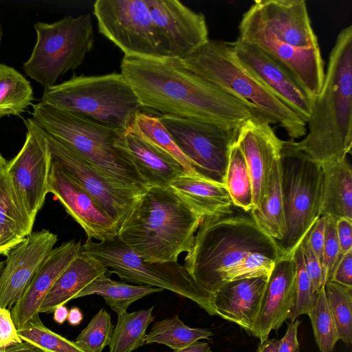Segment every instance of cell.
<instances>
[{"instance_id":"1","label":"cell","mask_w":352,"mask_h":352,"mask_svg":"<svg viewBox=\"0 0 352 352\" xmlns=\"http://www.w3.org/2000/svg\"><path fill=\"white\" fill-rule=\"evenodd\" d=\"M120 69L142 108L160 114L236 127L263 118L254 107L188 69L179 58L124 56Z\"/></svg>"},{"instance_id":"2","label":"cell","mask_w":352,"mask_h":352,"mask_svg":"<svg viewBox=\"0 0 352 352\" xmlns=\"http://www.w3.org/2000/svg\"><path fill=\"white\" fill-rule=\"evenodd\" d=\"M307 133L294 144L320 166L346 159L352 147V25L338 34Z\"/></svg>"},{"instance_id":"3","label":"cell","mask_w":352,"mask_h":352,"mask_svg":"<svg viewBox=\"0 0 352 352\" xmlns=\"http://www.w3.org/2000/svg\"><path fill=\"white\" fill-rule=\"evenodd\" d=\"M203 219L170 186H148L117 237L146 261L177 262L192 248Z\"/></svg>"},{"instance_id":"4","label":"cell","mask_w":352,"mask_h":352,"mask_svg":"<svg viewBox=\"0 0 352 352\" xmlns=\"http://www.w3.org/2000/svg\"><path fill=\"white\" fill-rule=\"evenodd\" d=\"M256 252L280 258L277 241L260 229L249 212L234 210L203 219L184 265L198 285L214 294L228 271Z\"/></svg>"},{"instance_id":"5","label":"cell","mask_w":352,"mask_h":352,"mask_svg":"<svg viewBox=\"0 0 352 352\" xmlns=\"http://www.w3.org/2000/svg\"><path fill=\"white\" fill-rule=\"evenodd\" d=\"M181 60L190 71L254 107L270 124L282 127L290 140L305 136L307 124L239 60L228 42L209 39Z\"/></svg>"},{"instance_id":"6","label":"cell","mask_w":352,"mask_h":352,"mask_svg":"<svg viewBox=\"0 0 352 352\" xmlns=\"http://www.w3.org/2000/svg\"><path fill=\"white\" fill-rule=\"evenodd\" d=\"M32 107V119L41 129L101 174L141 193L148 187L127 154L115 145L125 131L41 102Z\"/></svg>"},{"instance_id":"7","label":"cell","mask_w":352,"mask_h":352,"mask_svg":"<svg viewBox=\"0 0 352 352\" xmlns=\"http://www.w3.org/2000/svg\"><path fill=\"white\" fill-rule=\"evenodd\" d=\"M41 102L124 131L142 109L135 92L121 73L74 76L44 89Z\"/></svg>"},{"instance_id":"8","label":"cell","mask_w":352,"mask_h":352,"mask_svg":"<svg viewBox=\"0 0 352 352\" xmlns=\"http://www.w3.org/2000/svg\"><path fill=\"white\" fill-rule=\"evenodd\" d=\"M280 165L285 232L277 243L284 258L293 257L320 217L323 173L292 140L283 141Z\"/></svg>"},{"instance_id":"9","label":"cell","mask_w":352,"mask_h":352,"mask_svg":"<svg viewBox=\"0 0 352 352\" xmlns=\"http://www.w3.org/2000/svg\"><path fill=\"white\" fill-rule=\"evenodd\" d=\"M80 251L98 261L107 272L117 274L122 280L168 290L190 299L209 315L216 316L213 294L198 285L178 262L146 261L117 236L96 242L87 239Z\"/></svg>"},{"instance_id":"10","label":"cell","mask_w":352,"mask_h":352,"mask_svg":"<svg viewBox=\"0 0 352 352\" xmlns=\"http://www.w3.org/2000/svg\"><path fill=\"white\" fill-rule=\"evenodd\" d=\"M34 28L36 44L23 69L44 89L55 85L60 76L78 67L93 48L89 14L67 16L53 23L37 22Z\"/></svg>"},{"instance_id":"11","label":"cell","mask_w":352,"mask_h":352,"mask_svg":"<svg viewBox=\"0 0 352 352\" xmlns=\"http://www.w3.org/2000/svg\"><path fill=\"white\" fill-rule=\"evenodd\" d=\"M197 175L224 184L231 148L240 127L158 114Z\"/></svg>"},{"instance_id":"12","label":"cell","mask_w":352,"mask_h":352,"mask_svg":"<svg viewBox=\"0 0 352 352\" xmlns=\"http://www.w3.org/2000/svg\"><path fill=\"white\" fill-rule=\"evenodd\" d=\"M24 123L25 140L16 155L8 161L5 174L17 203L34 222L49 192L52 155L44 131L32 118Z\"/></svg>"},{"instance_id":"13","label":"cell","mask_w":352,"mask_h":352,"mask_svg":"<svg viewBox=\"0 0 352 352\" xmlns=\"http://www.w3.org/2000/svg\"><path fill=\"white\" fill-rule=\"evenodd\" d=\"M93 12L100 33L125 56L161 58L147 0H97Z\"/></svg>"},{"instance_id":"14","label":"cell","mask_w":352,"mask_h":352,"mask_svg":"<svg viewBox=\"0 0 352 352\" xmlns=\"http://www.w3.org/2000/svg\"><path fill=\"white\" fill-rule=\"evenodd\" d=\"M45 133L49 143L52 159L120 228L131 212L141 192L107 177L71 149L45 132Z\"/></svg>"},{"instance_id":"15","label":"cell","mask_w":352,"mask_h":352,"mask_svg":"<svg viewBox=\"0 0 352 352\" xmlns=\"http://www.w3.org/2000/svg\"><path fill=\"white\" fill-rule=\"evenodd\" d=\"M160 58L183 59L208 40L204 14L177 0H147Z\"/></svg>"},{"instance_id":"16","label":"cell","mask_w":352,"mask_h":352,"mask_svg":"<svg viewBox=\"0 0 352 352\" xmlns=\"http://www.w3.org/2000/svg\"><path fill=\"white\" fill-rule=\"evenodd\" d=\"M241 20L283 43L300 48L319 47L304 0L255 1Z\"/></svg>"},{"instance_id":"17","label":"cell","mask_w":352,"mask_h":352,"mask_svg":"<svg viewBox=\"0 0 352 352\" xmlns=\"http://www.w3.org/2000/svg\"><path fill=\"white\" fill-rule=\"evenodd\" d=\"M228 43L239 60L307 124L314 98L296 78L258 46L238 38Z\"/></svg>"},{"instance_id":"18","label":"cell","mask_w":352,"mask_h":352,"mask_svg":"<svg viewBox=\"0 0 352 352\" xmlns=\"http://www.w3.org/2000/svg\"><path fill=\"white\" fill-rule=\"evenodd\" d=\"M238 38L258 46L270 56L287 69L311 97L320 92L325 72L320 47L300 48L283 43L243 20L239 25Z\"/></svg>"},{"instance_id":"19","label":"cell","mask_w":352,"mask_h":352,"mask_svg":"<svg viewBox=\"0 0 352 352\" xmlns=\"http://www.w3.org/2000/svg\"><path fill=\"white\" fill-rule=\"evenodd\" d=\"M57 241L48 230L32 232L6 255L0 275V308L14 306Z\"/></svg>"},{"instance_id":"20","label":"cell","mask_w":352,"mask_h":352,"mask_svg":"<svg viewBox=\"0 0 352 352\" xmlns=\"http://www.w3.org/2000/svg\"><path fill=\"white\" fill-rule=\"evenodd\" d=\"M48 190L84 230L87 239L102 241L117 236L120 229L118 224L52 159Z\"/></svg>"},{"instance_id":"21","label":"cell","mask_w":352,"mask_h":352,"mask_svg":"<svg viewBox=\"0 0 352 352\" xmlns=\"http://www.w3.org/2000/svg\"><path fill=\"white\" fill-rule=\"evenodd\" d=\"M283 141L261 117L248 120L239 130L236 143L243 154L250 175L254 208L263 197L272 168L280 156Z\"/></svg>"},{"instance_id":"22","label":"cell","mask_w":352,"mask_h":352,"mask_svg":"<svg viewBox=\"0 0 352 352\" xmlns=\"http://www.w3.org/2000/svg\"><path fill=\"white\" fill-rule=\"evenodd\" d=\"M296 267L293 257L280 258L271 272L258 316L250 334L263 342L289 319L295 304Z\"/></svg>"},{"instance_id":"23","label":"cell","mask_w":352,"mask_h":352,"mask_svg":"<svg viewBox=\"0 0 352 352\" xmlns=\"http://www.w3.org/2000/svg\"><path fill=\"white\" fill-rule=\"evenodd\" d=\"M81 241L74 239L54 248L41 264L25 290L10 309L16 329L39 316V308L45 296L81 250Z\"/></svg>"},{"instance_id":"24","label":"cell","mask_w":352,"mask_h":352,"mask_svg":"<svg viewBox=\"0 0 352 352\" xmlns=\"http://www.w3.org/2000/svg\"><path fill=\"white\" fill-rule=\"evenodd\" d=\"M268 278L263 276L224 283L213 294L216 316L250 333L258 316Z\"/></svg>"},{"instance_id":"25","label":"cell","mask_w":352,"mask_h":352,"mask_svg":"<svg viewBox=\"0 0 352 352\" xmlns=\"http://www.w3.org/2000/svg\"><path fill=\"white\" fill-rule=\"evenodd\" d=\"M115 145L127 154L148 186H169L186 172L171 155L135 133L126 131Z\"/></svg>"},{"instance_id":"26","label":"cell","mask_w":352,"mask_h":352,"mask_svg":"<svg viewBox=\"0 0 352 352\" xmlns=\"http://www.w3.org/2000/svg\"><path fill=\"white\" fill-rule=\"evenodd\" d=\"M169 186L203 218L225 215L234 211L224 184L184 172L171 181Z\"/></svg>"},{"instance_id":"27","label":"cell","mask_w":352,"mask_h":352,"mask_svg":"<svg viewBox=\"0 0 352 352\" xmlns=\"http://www.w3.org/2000/svg\"><path fill=\"white\" fill-rule=\"evenodd\" d=\"M107 272V268L98 261L80 251L45 296L39 314L54 312L58 306L76 298L86 286Z\"/></svg>"},{"instance_id":"28","label":"cell","mask_w":352,"mask_h":352,"mask_svg":"<svg viewBox=\"0 0 352 352\" xmlns=\"http://www.w3.org/2000/svg\"><path fill=\"white\" fill-rule=\"evenodd\" d=\"M320 216L352 221V170L346 159L324 164Z\"/></svg>"},{"instance_id":"29","label":"cell","mask_w":352,"mask_h":352,"mask_svg":"<svg viewBox=\"0 0 352 352\" xmlns=\"http://www.w3.org/2000/svg\"><path fill=\"white\" fill-rule=\"evenodd\" d=\"M249 214L260 229L269 236L277 242L283 239L285 223L280 157L275 161L272 168L265 191L260 204L252 208Z\"/></svg>"},{"instance_id":"30","label":"cell","mask_w":352,"mask_h":352,"mask_svg":"<svg viewBox=\"0 0 352 352\" xmlns=\"http://www.w3.org/2000/svg\"><path fill=\"white\" fill-rule=\"evenodd\" d=\"M163 290L148 285H134L116 281L105 274L86 286L76 296V298L92 294L100 295L103 297L107 305L118 315L126 311L129 306L138 300Z\"/></svg>"},{"instance_id":"31","label":"cell","mask_w":352,"mask_h":352,"mask_svg":"<svg viewBox=\"0 0 352 352\" xmlns=\"http://www.w3.org/2000/svg\"><path fill=\"white\" fill-rule=\"evenodd\" d=\"M33 100L30 81L14 68L0 63V118L20 116Z\"/></svg>"},{"instance_id":"32","label":"cell","mask_w":352,"mask_h":352,"mask_svg":"<svg viewBox=\"0 0 352 352\" xmlns=\"http://www.w3.org/2000/svg\"><path fill=\"white\" fill-rule=\"evenodd\" d=\"M153 307L118 315L113 330L109 352H131L145 344L146 331L153 321Z\"/></svg>"},{"instance_id":"33","label":"cell","mask_w":352,"mask_h":352,"mask_svg":"<svg viewBox=\"0 0 352 352\" xmlns=\"http://www.w3.org/2000/svg\"><path fill=\"white\" fill-rule=\"evenodd\" d=\"M148 141L175 157L187 173L197 174L157 115L138 111L126 130Z\"/></svg>"},{"instance_id":"34","label":"cell","mask_w":352,"mask_h":352,"mask_svg":"<svg viewBox=\"0 0 352 352\" xmlns=\"http://www.w3.org/2000/svg\"><path fill=\"white\" fill-rule=\"evenodd\" d=\"M212 336L213 333L208 329L187 326L175 314L155 322L146 334L145 344L157 343L177 350Z\"/></svg>"},{"instance_id":"35","label":"cell","mask_w":352,"mask_h":352,"mask_svg":"<svg viewBox=\"0 0 352 352\" xmlns=\"http://www.w3.org/2000/svg\"><path fill=\"white\" fill-rule=\"evenodd\" d=\"M224 185L234 207L245 212L254 208L250 175L243 154L236 142L230 150Z\"/></svg>"},{"instance_id":"36","label":"cell","mask_w":352,"mask_h":352,"mask_svg":"<svg viewBox=\"0 0 352 352\" xmlns=\"http://www.w3.org/2000/svg\"><path fill=\"white\" fill-rule=\"evenodd\" d=\"M324 291L339 339L350 344L352 342V287L327 280Z\"/></svg>"},{"instance_id":"37","label":"cell","mask_w":352,"mask_h":352,"mask_svg":"<svg viewBox=\"0 0 352 352\" xmlns=\"http://www.w3.org/2000/svg\"><path fill=\"white\" fill-rule=\"evenodd\" d=\"M17 333L26 342L42 352H84L74 342L52 331L37 316L28 322Z\"/></svg>"},{"instance_id":"38","label":"cell","mask_w":352,"mask_h":352,"mask_svg":"<svg viewBox=\"0 0 352 352\" xmlns=\"http://www.w3.org/2000/svg\"><path fill=\"white\" fill-rule=\"evenodd\" d=\"M308 316L320 351L332 352L340 339L327 303L324 285L316 293L315 305Z\"/></svg>"},{"instance_id":"39","label":"cell","mask_w":352,"mask_h":352,"mask_svg":"<svg viewBox=\"0 0 352 352\" xmlns=\"http://www.w3.org/2000/svg\"><path fill=\"white\" fill-rule=\"evenodd\" d=\"M34 223L17 203L4 173L0 177V225L25 238Z\"/></svg>"},{"instance_id":"40","label":"cell","mask_w":352,"mask_h":352,"mask_svg":"<svg viewBox=\"0 0 352 352\" xmlns=\"http://www.w3.org/2000/svg\"><path fill=\"white\" fill-rule=\"evenodd\" d=\"M113 330L109 313L104 309H100L76 337L74 342L84 352H102L105 346L109 345Z\"/></svg>"},{"instance_id":"41","label":"cell","mask_w":352,"mask_h":352,"mask_svg":"<svg viewBox=\"0 0 352 352\" xmlns=\"http://www.w3.org/2000/svg\"><path fill=\"white\" fill-rule=\"evenodd\" d=\"M293 258L296 267V287L295 304L289 318L291 322L300 315H309L315 305L316 298V293L313 290L305 270L301 243L296 250Z\"/></svg>"},{"instance_id":"42","label":"cell","mask_w":352,"mask_h":352,"mask_svg":"<svg viewBox=\"0 0 352 352\" xmlns=\"http://www.w3.org/2000/svg\"><path fill=\"white\" fill-rule=\"evenodd\" d=\"M279 259L280 256L278 255L263 252L253 253L223 275L221 285L226 282L238 279L269 276Z\"/></svg>"},{"instance_id":"43","label":"cell","mask_w":352,"mask_h":352,"mask_svg":"<svg viewBox=\"0 0 352 352\" xmlns=\"http://www.w3.org/2000/svg\"><path fill=\"white\" fill-rule=\"evenodd\" d=\"M325 217V235L322 268L324 280L327 282L341 256V252L336 234V219L331 217Z\"/></svg>"},{"instance_id":"44","label":"cell","mask_w":352,"mask_h":352,"mask_svg":"<svg viewBox=\"0 0 352 352\" xmlns=\"http://www.w3.org/2000/svg\"><path fill=\"white\" fill-rule=\"evenodd\" d=\"M301 245L305 270L311 283L313 290L317 293L326 283L322 264L308 245L305 237L301 242Z\"/></svg>"},{"instance_id":"45","label":"cell","mask_w":352,"mask_h":352,"mask_svg":"<svg viewBox=\"0 0 352 352\" xmlns=\"http://www.w3.org/2000/svg\"><path fill=\"white\" fill-rule=\"evenodd\" d=\"M22 342L12 318L10 309L0 308V349Z\"/></svg>"},{"instance_id":"46","label":"cell","mask_w":352,"mask_h":352,"mask_svg":"<svg viewBox=\"0 0 352 352\" xmlns=\"http://www.w3.org/2000/svg\"><path fill=\"white\" fill-rule=\"evenodd\" d=\"M328 280L352 287V250L341 254Z\"/></svg>"},{"instance_id":"47","label":"cell","mask_w":352,"mask_h":352,"mask_svg":"<svg viewBox=\"0 0 352 352\" xmlns=\"http://www.w3.org/2000/svg\"><path fill=\"white\" fill-rule=\"evenodd\" d=\"M325 221L326 217L320 216L305 236L308 245L321 264L325 235Z\"/></svg>"},{"instance_id":"48","label":"cell","mask_w":352,"mask_h":352,"mask_svg":"<svg viewBox=\"0 0 352 352\" xmlns=\"http://www.w3.org/2000/svg\"><path fill=\"white\" fill-rule=\"evenodd\" d=\"M300 320L296 319L288 324L284 336L279 340L278 352H299L298 328Z\"/></svg>"},{"instance_id":"49","label":"cell","mask_w":352,"mask_h":352,"mask_svg":"<svg viewBox=\"0 0 352 352\" xmlns=\"http://www.w3.org/2000/svg\"><path fill=\"white\" fill-rule=\"evenodd\" d=\"M336 234L341 254L352 250V221L346 218L337 219Z\"/></svg>"},{"instance_id":"50","label":"cell","mask_w":352,"mask_h":352,"mask_svg":"<svg viewBox=\"0 0 352 352\" xmlns=\"http://www.w3.org/2000/svg\"><path fill=\"white\" fill-rule=\"evenodd\" d=\"M23 239L13 231L0 225V255L6 256Z\"/></svg>"},{"instance_id":"51","label":"cell","mask_w":352,"mask_h":352,"mask_svg":"<svg viewBox=\"0 0 352 352\" xmlns=\"http://www.w3.org/2000/svg\"><path fill=\"white\" fill-rule=\"evenodd\" d=\"M0 352H42L26 342L10 345L0 349Z\"/></svg>"},{"instance_id":"52","label":"cell","mask_w":352,"mask_h":352,"mask_svg":"<svg viewBox=\"0 0 352 352\" xmlns=\"http://www.w3.org/2000/svg\"><path fill=\"white\" fill-rule=\"evenodd\" d=\"M173 352H212V351L208 342L198 341L186 347L173 350Z\"/></svg>"},{"instance_id":"53","label":"cell","mask_w":352,"mask_h":352,"mask_svg":"<svg viewBox=\"0 0 352 352\" xmlns=\"http://www.w3.org/2000/svg\"><path fill=\"white\" fill-rule=\"evenodd\" d=\"M279 340L267 339L260 342L255 352H278Z\"/></svg>"},{"instance_id":"54","label":"cell","mask_w":352,"mask_h":352,"mask_svg":"<svg viewBox=\"0 0 352 352\" xmlns=\"http://www.w3.org/2000/svg\"><path fill=\"white\" fill-rule=\"evenodd\" d=\"M83 319V315L80 309L76 307L71 308L68 312L67 321L72 326L80 324Z\"/></svg>"},{"instance_id":"55","label":"cell","mask_w":352,"mask_h":352,"mask_svg":"<svg viewBox=\"0 0 352 352\" xmlns=\"http://www.w3.org/2000/svg\"><path fill=\"white\" fill-rule=\"evenodd\" d=\"M68 312L65 305L58 306L54 311V320L58 324H62L67 319Z\"/></svg>"},{"instance_id":"56","label":"cell","mask_w":352,"mask_h":352,"mask_svg":"<svg viewBox=\"0 0 352 352\" xmlns=\"http://www.w3.org/2000/svg\"><path fill=\"white\" fill-rule=\"evenodd\" d=\"M8 161L0 153V177L5 173Z\"/></svg>"},{"instance_id":"57","label":"cell","mask_w":352,"mask_h":352,"mask_svg":"<svg viewBox=\"0 0 352 352\" xmlns=\"http://www.w3.org/2000/svg\"><path fill=\"white\" fill-rule=\"evenodd\" d=\"M5 266V261H0V275L4 268Z\"/></svg>"},{"instance_id":"58","label":"cell","mask_w":352,"mask_h":352,"mask_svg":"<svg viewBox=\"0 0 352 352\" xmlns=\"http://www.w3.org/2000/svg\"><path fill=\"white\" fill-rule=\"evenodd\" d=\"M2 38H3V30H2L1 23L0 22V43L1 42Z\"/></svg>"}]
</instances>
